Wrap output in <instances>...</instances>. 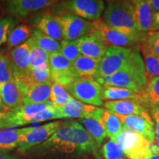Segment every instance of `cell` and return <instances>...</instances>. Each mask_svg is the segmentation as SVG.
<instances>
[{
  "label": "cell",
  "instance_id": "obj_1",
  "mask_svg": "<svg viewBox=\"0 0 159 159\" xmlns=\"http://www.w3.org/2000/svg\"><path fill=\"white\" fill-rule=\"evenodd\" d=\"M97 146L98 144L80 123L70 120L61 122L52 136L31 150L39 156L80 155L94 151Z\"/></svg>",
  "mask_w": 159,
  "mask_h": 159
},
{
  "label": "cell",
  "instance_id": "obj_2",
  "mask_svg": "<svg viewBox=\"0 0 159 159\" xmlns=\"http://www.w3.org/2000/svg\"><path fill=\"white\" fill-rule=\"evenodd\" d=\"M102 20L111 27L142 43L147 34L137 29L134 17V5L131 1H109L102 13Z\"/></svg>",
  "mask_w": 159,
  "mask_h": 159
},
{
  "label": "cell",
  "instance_id": "obj_3",
  "mask_svg": "<svg viewBox=\"0 0 159 159\" xmlns=\"http://www.w3.org/2000/svg\"><path fill=\"white\" fill-rule=\"evenodd\" d=\"M111 141L118 145L128 159H150L159 152L156 143L126 129H123Z\"/></svg>",
  "mask_w": 159,
  "mask_h": 159
},
{
  "label": "cell",
  "instance_id": "obj_4",
  "mask_svg": "<svg viewBox=\"0 0 159 159\" xmlns=\"http://www.w3.org/2000/svg\"><path fill=\"white\" fill-rule=\"evenodd\" d=\"M59 119L55 109V105L50 100L40 104L25 105L10 114L11 128Z\"/></svg>",
  "mask_w": 159,
  "mask_h": 159
},
{
  "label": "cell",
  "instance_id": "obj_5",
  "mask_svg": "<svg viewBox=\"0 0 159 159\" xmlns=\"http://www.w3.org/2000/svg\"><path fill=\"white\" fill-rule=\"evenodd\" d=\"M65 89L73 98L84 104L95 107L103 105V87L94 79H77Z\"/></svg>",
  "mask_w": 159,
  "mask_h": 159
},
{
  "label": "cell",
  "instance_id": "obj_6",
  "mask_svg": "<svg viewBox=\"0 0 159 159\" xmlns=\"http://www.w3.org/2000/svg\"><path fill=\"white\" fill-rule=\"evenodd\" d=\"M61 122H52L39 127H29L21 128L18 151L25 152L38 145L42 144L51 137L61 126Z\"/></svg>",
  "mask_w": 159,
  "mask_h": 159
},
{
  "label": "cell",
  "instance_id": "obj_7",
  "mask_svg": "<svg viewBox=\"0 0 159 159\" xmlns=\"http://www.w3.org/2000/svg\"><path fill=\"white\" fill-rule=\"evenodd\" d=\"M134 47H108L105 56L99 62L97 77L111 76L122 71L130 57Z\"/></svg>",
  "mask_w": 159,
  "mask_h": 159
},
{
  "label": "cell",
  "instance_id": "obj_8",
  "mask_svg": "<svg viewBox=\"0 0 159 159\" xmlns=\"http://www.w3.org/2000/svg\"><path fill=\"white\" fill-rule=\"evenodd\" d=\"M49 67L52 82L63 87L79 79L78 75L73 68L72 63L60 52L49 55Z\"/></svg>",
  "mask_w": 159,
  "mask_h": 159
},
{
  "label": "cell",
  "instance_id": "obj_9",
  "mask_svg": "<svg viewBox=\"0 0 159 159\" xmlns=\"http://www.w3.org/2000/svg\"><path fill=\"white\" fill-rule=\"evenodd\" d=\"M94 28L89 34L99 38L107 47H130L139 43V41L132 38L127 36L116 30L106 25L102 19H99L93 22Z\"/></svg>",
  "mask_w": 159,
  "mask_h": 159
},
{
  "label": "cell",
  "instance_id": "obj_10",
  "mask_svg": "<svg viewBox=\"0 0 159 159\" xmlns=\"http://www.w3.org/2000/svg\"><path fill=\"white\" fill-rule=\"evenodd\" d=\"M55 19L61 25L63 40L77 41L89 35L94 28L93 22L73 14L57 16Z\"/></svg>",
  "mask_w": 159,
  "mask_h": 159
},
{
  "label": "cell",
  "instance_id": "obj_11",
  "mask_svg": "<svg viewBox=\"0 0 159 159\" xmlns=\"http://www.w3.org/2000/svg\"><path fill=\"white\" fill-rule=\"evenodd\" d=\"M63 6L75 16L93 22L99 19L105 8L102 0H69L64 2Z\"/></svg>",
  "mask_w": 159,
  "mask_h": 159
},
{
  "label": "cell",
  "instance_id": "obj_12",
  "mask_svg": "<svg viewBox=\"0 0 159 159\" xmlns=\"http://www.w3.org/2000/svg\"><path fill=\"white\" fill-rule=\"evenodd\" d=\"M116 115L120 119L124 129L136 133L144 137L150 142L156 143L155 124L149 113L143 115L130 116Z\"/></svg>",
  "mask_w": 159,
  "mask_h": 159
},
{
  "label": "cell",
  "instance_id": "obj_13",
  "mask_svg": "<svg viewBox=\"0 0 159 159\" xmlns=\"http://www.w3.org/2000/svg\"><path fill=\"white\" fill-rule=\"evenodd\" d=\"M57 2L52 0H10L5 2V5L9 14L23 19Z\"/></svg>",
  "mask_w": 159,
  "mask_h": 159
},
{
  "label": "cell",
  "instance_id": "obj_14",
  "mask_svg": "<svg viewBox=\"0 0 159 159\" xmlns=\"http://www.w3.org/2000/svg\"><path fill=\"white\" fill-rule=\"evenodd\" d=\"M104 109L96 108L89 116L79 119V122L84 127L89 134L92 137L97 144L102 143L107 137L102 115Z\"/></svg>",
  "mask_w": 159,
  "mask_h": 159
},
{
  "label": "cell",
  "instance_id": "obj_15",
  "mask_svg": "<svg viewBox=\"0 0 159 159\" xmlns=\"http://www.w3.org/2000/svg\"><path fill=\"white\" fill-rule=\"evenodd\" d=\"M76 41L80 55L100 62L108 47L99 38L92 34L83 36Z\"/></svg>",
  "mask_w": 159,
  "mask_h": 159
},
{
  "label": "cell",
  "instance_id": "obj_16",
  "mask_svg": "<svg viewBox=\"0 0 159 159\" xmlns=\"http://www.w3.org/2000/svg\"><path fill=\"white\" fill-rule=\"evenodd\" d=\"M134 17L137 29L142 33H147L152 30L154 11L148 0H134Z\"/></svg>",
  "mask_w": 159,
  "mask_h": 159
},
{
  "label": "cell",
  "instance_id": "obj_17",
  "mask_svg": "<svg viewBox=\"0 0 159 159\" xmlns=\"http://www.w3.org/2000/svg\"><path fill=\"white\" fill-rule=\"evenodd\" d=\"M0 98L8 111H14L24 105L25 94L15 80L0 84Z\"/></svg>",
  "mask_w": 159,
  "mask_h": 159
},
{
  "label": "cell",
  "instance_id": "obj_18",
  "mask_svg": "<svg viewBox=\"0 0 159 159\" xmlns=\"http://www.w3.org/2000/svg\"><path fill=\"white\" fill-rule=\"evenodd\" d=\"M14 71V77L27 73L30 68V47L27 41L8 53Z\"/></svg>",
  "mask_w": 159,
  "mask_h": 159
},
{
  "label": "cell",
  "instance_id": "obj_19",
  "mask_svg": "<svg viewBox=\"0 0 159 159\" xmlns=\"http://www.w3.org/2000/svg\"><path fill=\"white\" fill-rule=\"evenodd\" d=\"M97 107L71 99L65 105H55V109L59 119H82L88 116L96 109Z\"/></svg>",
  "mask_w": 159,
  "mask_h": 159
},
{
  "label": "cell",
  "instance_id": "obj_20",
  "mask_svg": "<svg viewBox=\"0 0 159 159\" xmlns=\"http://www.w3.org/2000/svg\"><path fill=\"white\" fill-rule=\"evenodd\" d=\"M105 108L115 114L121 116L143 115L148 114V111L141 104L140 102L132 99L117 101H106Z\"/></svg>",
  "mask_w": 159,
  "mask_h": 159
},
{
  "label": "cell",
  "instance_id": "obj_21",
  "mask_svg": "<svg viewBox=\"0 0 159 159\" xmlns=\"http://www.w3.org/2000/svg\"><path fill=\"white\" fill-rule=\"evenodd\" d=\"M52 82L48 81L43 83L29 85L22 92L25 94L24 105L30 104H40L49 100Z\"/></svg>",
  "mask_w": 159,
  "mask_h": 159
},
{
  "label": "cell",
  "instance_id": "obj_22",
  "mask_svg": "<svg viewBox=\"0 0 159 159\" xmlns=\"http://www.w3.org/2000/svg\"><path fill=\"white\" fill-rule=\"evenodd\" d=\"M35 29L57 41H63L62 30L55 16L52 15H43L33 20Z\"/></svg>",
  "mask_w": 159,
  "mask_h": 159
},
{
  "label": "cell",
  "instance_id": "obj_23",
  "mask_svg": "<svg viewBox=\"0 0 159 159\" xmlns=\"http://www.w3.org/2000/svg\"><path fill=\"white\" fill-rule=\"evenodd\" d=\"M140 103L148 111L159 109V77L148 80L146 88L142 93Z\"/></svg>",
  "mask_w": 159,
  "mask_h": 159
},
{
  "label": "cell",
  "instance_id": "obj_24",
  "mask_svg": "<svg viewBox=\"0 0 159 159\" xmlns=\"http://www.w3.org/2000/svg\"><path fill=\"white\" fill-rule=\"evenodd\" d=\"M99 62L80 55L72 63L75 72L81 79H94L98 72Z\"/></svg>",
  "mask_w": 159,
  "mask_h": 159
},
{
  "label": "cell",
  "instance_id": "obj_25",
  "mask_svg": "<svg viewBox=\"0 0 159 159\" xmlns=\"http://www.w3.org/2000/svg\"><path fill=\"white\" fill-rule=\"evenodd\" d=\"M102 100L117 101L132 99L140 102L142 99V94H137L134 91L128 89L116 88V87H103Z\"/></svg>",
  "mask_w": 159,
  "mask_h": 159
},
{
  "label": "cell",
  "instance_id": "obj_26",
  "mask_svg": "<svg viewBox=\"0 0 159 159\" xmlns=\"http://www.w3.org/2000/svg\"><path fill=\"white\" fill-rule=\"evenodd\" d=\"M110 87H116L133 91L142 94L143 89L130 75L123 71H118L110 76Z\"/></svg>",
  "mask_w": 159,
  "mask_h": 159
},
{
  "label": "cell",
  "instance_id": "obj_27",
  "mask_svg": "<svg viewBox=\"0 0 159 159\" xmlns=\"http://www.w3.org/2000/svg\"><path fill=\"white\" fill-rule=\"evenodd\" d=\"M140 50L144 60L147 78L159 77V57L155 56L150 52L145 41L141 43Z\"/></svg>",
  "mask_w": 159,
  "mask_h": 159
},
{
  "label": "cell",
  "instance_id": "obj_28",
  "mask_svg": "<svg viewBox=\"0 0 159 159\" xmlns=\"http://www.w3.org/2000/svg\"><path fill=\"white\" fill-rule=\"evenodd\" d=\"M33 30L27 25H20L13 28L7 38V45L9 49H14L27 41L32 36Z\"/></svg>",
  "mask_w": 159,
  "mask_h": 159
},
{
  "label": "cell",
  "instance_id": "obj_29",
  "mask_svg": "<svg viewBox=\"0 0 159 159\" xmlns=\"http://www.w3.org/2000/svg\"><path fill=\"white\" fill-rule=\"evenodd\" d=\"M31 38L39 48L45 51L48 54L50 55L52 53L59 52L61 43L43 34L41 31L35 29L34 30H33Z\"/></svg>",
  "mask_w": 159,
  "mask_h": 159
},
{
  "label": "cell",
  "instance_id": "obj_30",
  "mask_svg": "<svg viewBox=\"0 0 159 159\" xmlns=\"http://www.w3.org/2000/svg\"><path fill=\"white\" fill-rule=\"evenodd\" d=\"M21 134V128L0 130V150L8 152L18 148Z\"/></svg>",
  "mask_w": 159,
  "mask_h": 159
},
{
  "label": "cell",
  "instance_id": "obj_31",
  "mask_svg": "<svg viewBox=\"0 0 159 159\" xmlns=\"http://www.w3.org/2000/svg\"><path fill=\"white\" fill-rule=\"evenodd\" d=\"M102 119L107 136L110 138L111 140L114 139L124 129L120 119L117 117L116 114L111 111L104 110Z\"/></svg>",
  "mask_w": 159,
  "mask_h": 159
},
{
  "label": "cell",
  "instance_id": "obj_32",
  "mask_svg": "<svg viewBox=\"0 0 159 159\" xmlns=\"http://www.w3.org/2000/svg\"><path fill=\"white\" fill-rule=\"evenodd\" d=\"M27 41L30 47V68L49 66V54L39 48L31 37Z\"/></svg>",
  "mask_w": 159,
  "mask_h": 159
},
{
  "label": "cell",
  "instance_id": "obj_33",
  "mask_svg": "<svg viewBox=\"0 0 159 159\" xmlns=\"http://www.w3.org/2000/svg\"><path fill=\"white\" fill-rule=\"evenodd\" d=\"M15 80L14 71L11 60L7 55L0 53V84Z\"/></svg>",
  "mask_w": 159,
  "mask_h": 159
},
{
  "label": "cell",
  "instance_id": "obj_34",
  "mask_svg": "<svg viewBox=\"0 0 159 159\" xmlns=\"http://www.w3.org/2000/svg\"><path fill=\"white\" fill-rule=\"evenodd\" d=\"M59 52L71 63H74L80 55L75 41H61Z\"/></svg>",
  "mask_w": 159,
  "mask_h": 159
},
{
  "label": "cell",
  "instance_id": "obj_35",
  "mask_svg": "<svg viewBox=\"0 0 159 159\" xmlns=\"http://www.w3.org/2000/svg\"><path fill=\"white\" fill-rule=\"evenodd\" d=\"M102 154L104 159H126V156L121 148L111 140L103 145Z\"/></svg>",
  "mask_w": 159,
  "mask_h": 159
},
{
  "label": "cell",
  "instance_id": "obj_36",
  "mask_svg": "<svg viewBox=\"0 0 159 159\" xmlns=\"http://www.w3.org/2000/svg\"><path fill=\"white\" fill-rule=\"evenodd\" d=\"M14 25L13 18H5L0 20V46L7 42V38Z\"/></svg>",
  "mask_w": 159,
  "mask_h": 159
},
{
  "label": "cell",
  "instance_id": "obj_37",
  "mask_svg": "<svg viewBox=\"0 0 159 159\" xmlns=\"http://www.w3.org/2000/svg\"><path fill=\"white\" fill-rule=\"evenodd\" d=\"M149 50L155 56L159 57V32L151 31L147 35L145 40Z\"/></svg>",
  "mask_w": 159,
  "mask_h": 159
},
{
  "label": "cell",
  "instance_id": "obj_38",
  "mask_svg": "<svg viewBox=\"0 0 159 159\" xmlns=\"http://www.w3.org/2000/svg\"><path fill=\"white\" fill-rule=\"evenodd\" d=\"M52 98H61L66 101H69L73 99V97L67 92L65 87L59 84H57V83H52L50 94V99Z\"/></svg>",
  "mask_w": 159,
  "mask_h": 159
},
{
  "label": "cell",
  "instance_id": "obj_39",
  "mask_svg": "<svg viewBox=\"0 0 159 159\" xmlns=\"http://www.w3.org/2000/svg\"><path fill=\"white\" fill-rule=\"evenodd\" d=\"M11 112V111H0V130L11 128L9 122Z\"/></svg>",
  "mask_w": 159,
  "mask_h": 159
},
{
  "label": "cell",
  "instance_id": "obj_40",
  "mask_svg": "<svg viewBox=\"0 0 159 159\" xmlns=\"http://www.w3.org/2000/svg\"><path fill=\"white\" fill-rule=\"evenodd\" d=\"M155 124V136H156V144L159 149V109L151 111Z\"/></svg>",
  "mask_w": 159,
  "mask_h": 159
},
{
  "label": "cell",
  "instance_id": "obj_41",
  "mask_svg": "<svg viewBox=\"0 0 159 159\" xmlns=\"http://www.w3.org/2000/svg\"><path fill=\"white\" fill-rule=\"evenodd\" d=\"M151 31L159 32V11L154 12L153 23H152V27Z\"/></svg>",
  "mask_w": 159,
  "mask_h": 159
},
{
  "label": "cell",
  "instance_id": "obj_42",
  "mask_svg": "<svg viewBox=\"0 0 159 159\" xmlns=\"http://www.w3.org/2000/svg\"><path fill=\"white\" fill-rule=\"evenodd\" d=\"M0 159H18L15 155H13L7 151L0 150Z\"/></svg>",
  "mask_w": 159,
  "mask_h": 159
},
{
  "label": "cell",
  "instance_id": "obj_43",
  "mask_svg": "<svg viewBox=\"0 0 159 159\" xmlns=\"http://www.w3.org/2000/svg\"><path fill=\"white\" fill-rule=\"evenodd\" d=\"M153 11H159V0H148Z\"/></svg>",
  "mask_w": 159,
  "mask_h": 159
},
{
  "label": "cell",
  "instance_id": "obj_44",
  "mask_svg": "<svg viewBox=\"0 0 159 159\" xmlns=\"http://www.w3.org/2000/svg\"><path fill=\"white\" fill-rule=\"evenodd\" d=\"M0 111H8L7 110V108H5V105H3L2 102V99L0 98Z\"/></svg>",
  "mask_w": 159,
  "mask_h": 159
},
{
  "label": "cell",
  "instance_id": "obj_45",
  "mask_svg": "<svg viewBox=\"0 0 159 159\" xmlns=\"http://www.w3.org/2000/svg\"><path fill=\"white\" fill-rule=\"evenodd\" d=\"M150 159H159V152L157 154H155Z\"/></svg>",
  "mask_w": 159,
  "mask_h": 159
}]
</instances>
